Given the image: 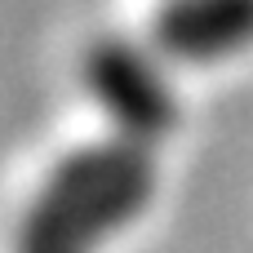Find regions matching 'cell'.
Instances as JSON below:
<instances>
[{"mask_svg": "<svg viewBox=\"0 0 253 253\" xmlns=\"http://www.w3.org/2000/svg\"><path fill=\"white\" fill-rule=\"evenodd\" d=\"M173 62L151 44V36L107 31L89 40L80 58V89L107 120V133L160 147L182 125V93L173 84Z\"/></svg>", "mask_w": 253, "mask_h": 253, "instance_id": "cell-2", "label": "cell"}, {"mask_svg": "<svg viewBox=\"0 0 253 253\" xmlns=\"http://www.w3.org/2000/svg\"><path fill=\"white\" fill-rule=\"evenodd\" d=\"M151 44L178 71H213L253 53V0H156Z\"/></svg>", "mask_w": 253, "mask_h": 253, "instance_id": "cell-3", "label": "cell"}, {"mask_svg": "<svg viewBox=\"0 0 253 253\" xmlns=\"http://www.w3.org/2000/svg\"><path fill=\"white\" fill-rule=\"evenodd\" d=\"M156 147L102 133L62 151L36 182L13 253H102L156 200Z\"/></svg>", "mask_w": 253, "mask_h": 253, "instance_id": "cell-1", "label": "cell"}]
</instances>
